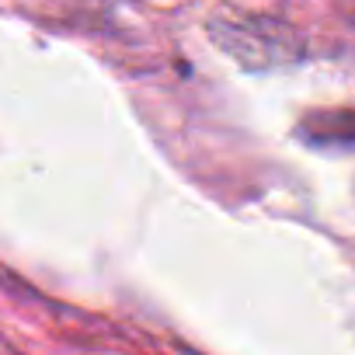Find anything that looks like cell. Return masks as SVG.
I'll return each instance as SVG.
<instances>
[{
	"instance_id": "1",
	"label": "cell",
	"mask_w": 355,
	"mask_h": 355,
	"mask_svg": "<svg viewBox=\"0 0 355 355\" xmlns=\"http://www.w3.org/2000/svg\"><path fill=\"white\" fill-rule=\"evenodd\" d=\"M300 139L324 150H355V108L313 112L300 125Z\"/></svg>"
}]
</instances>
